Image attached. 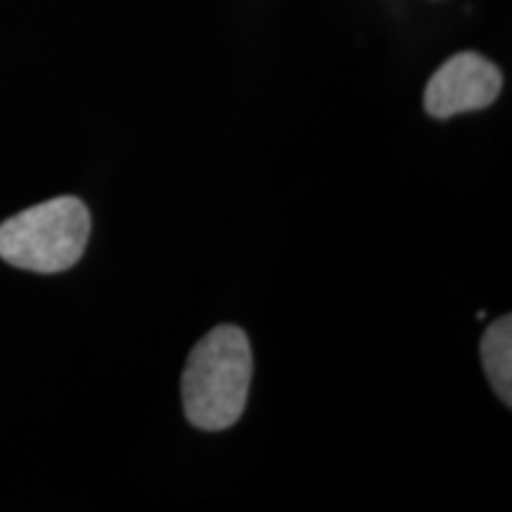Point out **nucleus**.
Instances as JSON below:
<instances>
[{"label": "nucleus", "instance_id": "f257e3e1", "mask_svg": "<svg viewBox=\"0 0 512 512\" xmlns=\"http://www.w3.org/2000/svg\"><path fill=\"white\" fill-rule=\"evenodd\" d=\"M252 347L245 332L221 325L190 351L181 382L183 408L195 427L221 432L242 418L252 384Z\"/></svg>", "mask_w": 512, "mask_h": 512}, {"label": "nucleus", "instance_id": "f03ea898", "mask_svg": "<svg viewBox=\"0 0 512 512\" xmlns=\"http://www.w3.org/2000/svg\"><path fill=\"white\" fill-rule=\"evenodd\" d=\"M91 214L76 197H55L0 226V259L34 273H60L86 252Z\"/></svg>", "mask_w": 512, "mask_h": 512}, {"label": "nucleus", "instance_id": "7ed1b4c3", "mask_svg": "<svg viewBox=\"0 0 512 512\" xmlns=\"http://www.w3.org/2000/svg\"><path fill=\"white\" fill-rule=\"evenodd\" d=\"M503 88V76L494 62L477 53H460L434 72L425 88V110L434 119L456 117L489 107Z\"/></svg>", "mask_w": 512, "mask_h": 512}, {"label": "nucleus", "instance_id": "20e7f679", "mask_svg": "<svg viewBox=\"0 0 512 512\" xmlns=\"http://www.w3.org/2000/svg\"><path fill=\"white\" fill-rule=\"evenodd\" d=\"M482 363L491 387L505 406L512 403V320L503 316L489 325L482 339Z\"/></svg>", "mask_w": 512, "mask_h": 512}]
</instances>
